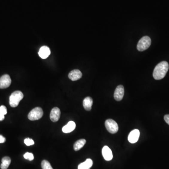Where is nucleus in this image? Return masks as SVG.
Returning a JSON list of instances; mask_svg holds the SVG:
<instances>
[{
	"mask_svg": "<svg viewBox=\"0 0 169 169\" xmlns=\"http://www.w3.org/2000/svg\"><path fill=\"white\" fill-rule=\"evenodd\" d=\"M102 154L104 159L107 161L111 160L113 158V154L112 151L109 147L105 146L102 150Z\"/></svg>",
	"mask_w": 169,
	"mask_h": 169,
	"instance_id": "nucleus-10",
	"label": "nucleus"
},
{
	"mask_svg": "<svg viewBox=\"0 0 169 169\" xmlns=\"http://www.w3.org/2000/svg\"><path fill=\"white\" fill-rule=\"evenodd\" d=\"M61 111L57 107H55L52 109L50 114V119L53 122H56L60 118Z\"/></svg>",
	"mask_w": 169,
	"mask_h": 169,
	"instance_id": "nucleus-9",
	"label": "nucleus"
},
{
	"mask_svg": "<svg viewBox=\"0 0 169 169\" xmlns=\"http://www.w3.org/2000/svg\"><path fill=\"white\" fill-rule=\"evenodd\" d=\"M76 124L73 121H71L63 127L62 128V131L64 133H70L75 129Z\"/></svg>",
	"mask_w": 169,
	"mask_h": 169,
	"instance_id": "nucleus-13",
	"label": "nucleus"
},
{
	"mask_svg": "<svg viewBox=\"0 0 169 169\" xmlns=\"http://www.w3.org/2000/svg\"><path fill=\"white\" fill-rule=\"evenodd\" d=\"M4 115L0 111V121H2L4 119Z\"/></svg>",
	"mask_w": 169,
	"mask_h": 169,
	"instance_id": "nucleus-24",
	"label": "nucleus"
},
{
	"mask_svg": "<svg viewBox=\"0 0 169 169\" xmlns=\"http://www.w3.org/2000/svg\"><path fill=\"white\" fill-rule=\"evenodd\" d=\"M11 83V80L8 74H5L0 77V89H6Z\"/></svg>",
	"mask_w": 169,
	"mask_h": 169,
	"instance_id": "nucleus-6",
	"label": "nucleus"
},
{
	"mask_svg": "<svg viewBox=\"0 0 169 169\" xmlns=\"http://www.w3.org/2000/svg\"><path fill=\"white\" fill-rule=\"evenodd\" d=\"M24 157L25 159L28 160L29 161H32L34 159V155L32 153H29V152L25 153L24 155Z\"/></svg>",
	"mask_w": 169,
	"mask_h": 169,
	"instance_id": "nucleus-19",
	"label": "nucleus"
},
{
	"mask_svg": "<svg viewBox=\"0 0 169 169\" xmlns=\"http://www.w3.org/2000/svg\"><path fill=\"white\" fill-rule=\"evenodd\" d=\"M43 115V111L42 108L39 107H36L32 109L28 115V118L29 120H39L42 118Z\"/></svg>",
	"mask_w": 169,
	"mask_h": 169,
	"instance_id": "nucleus-4",
	"label": "nucleus"
},
{
	"mask_svg": "<svg viewBox=\"0 0 169 169\" xmlns=\"http://www.w3.org/2000/svg\"><path fill=\"white\" fill-rule=\"evenodd\" d=\"M105 126L108 132L112 134L117 133L118 130V124L113 119H107L105 122Z\"/></svg>",
	"mask_w": 169,
	"mask_h": 169,
	"instance_id": "nucleus-5",
	"label": "nucleus"
},
{
	"mask_svg": "<svg viewBox=\"0 0 169 169\" xmlns=\"http://www.w3.org/2000/svg\"><path fill=\"white\" fill-rule=\"evenodd\" d=\"M51 52L49 48L47 46H44L40 48L39 52V55L42 59H46L50 55Z\"/></svg>",
	"mask_w": 169,
	"mask_h": 169,
	"instance_id": "nucleus-11",
	"label": "nucleus"
},
{
	"mask_svg": "<svg viewBox=\"0 0 169 169\" xmlns=\"http://www.w3.org/2000/svg\"><path fill=\"white\" fill-rule=\"evenodd\" d=\"M42 169H53L49 162L45 160L42 162Z\"/></svg>",
	"mask_w": 169,
	"mask_h": 169,
	"instance_id": "nucleus-18",
	"label": "nucleus"
},
{
	"mask_svg": "<svg viewBox=\"0 0 169 169\" xmlns=\"http://www.w3.org/2000/svg\"><path fill=\"white\" fill-rule=\"evenodd\" d=\"M124 87L122 85H119L117 86L115 91L114 97L115 99L117 101H120L122 100L124 95Z\"/></svg>",
	"mask_w": 169,
	"mask_h": 169,
	"instance_id": "nucleus-7",
	"label": "nucleus"
},
{
	"mask_svg": "<svg viewBox=\"0 0 169 169\" xmlns=\"http://www.w3.org/2000/svg\"><path fill=\"white\" fill-rule=\"evenodd\" d=\"M164 119L166 122V123L168 124L169 125V115H166L164 117Z\"/></svg>",
	"mask_w": 169,
	"mask_h": 169,
	"instance_id": "nucleus-22",
	"label": "nucleus"
},
{
	"mask_svg": "<svg viewBox=\"0 0 169 169\" xmlns=\"http://www.w3.org/2000/svg\"><path fill=\"white\" fill-rule=\"evenodd\" d=\"M24 95L20 91H16L12 93L10 97V105L13 108L17 107L20 101L23 99Z\"/></svg>",
	"mask_w": 169,
	"mask_h": 169,
	"instance_id": "nucleus-2",
	"label": "nucleus"
},
{
	"mask_svg": "<svg viewBox=\"0 0 169 169\" xmlns=\"http://www.w3.org/2000/svg\"><path fill=\"white\" fill-rule=\"evenodd\" d=\"M169 64L166 61H163L158 63L156 66L153 71V76L156 80L163 79L169 70Z\"/></svg>",
	"mask_w": 169,
	"mask_h": 169,
	"instance_id": "nucleus-1",
	"label": "nucleus"
},
{
	"mask_svg": "<svg viewBox=\"0 0 169 169\" xmlns=\"http://www.w3.org/2000/svg\"><path fill=\"white\" fill-rule=\"evenodd\" d=\"M151 40L148 36H144L141 39L138 43L137 48L139 51H143L150 46Z\"/></svg>",
	"mask_w": 169,
	"mask_h": 169,
	"instance_id": "nucleus-3",
	"label": "nucleus"
},
{
	"mask_svg": "<svg viewBox=\"0 0 169 169\" xmlns=\"http://www.w3.org/2000/svg\"><path fill=\"white\" fill-rule=\"evenodd\" d=\"M93 161L89 158L84 162L79 165L78 169H90L93 165Z\"/></svg>",
	"mask_w": 169,
	"mask_h": 169,
	"instance_id": "nucleus-15",
	"label": "nucleus"
},
{
	"mask_svg": "<svg viewBox=\"0 0 169 169\" xmlns=\"http://www.w3.org/2000/svg\"><path fill=\"white\" fill-rule=\"evenodd\" d=\"M93 101L90 97H86L83 100V105L84 109L87 111H90L92 109Z\"/></svg>",
	"mask_w": 169,
	"mask_h": 169,
	"instance_id": "nucleus-14",
	"label": "nucleus"
},
{
	"mask_svg": "<svg viewBox=\"0 0 169 169\" xmlns=\"http://www.w3.org/2000/svg\"><path fill=\"white\" fill-rule=\"evenodd\" d=\"M82 76V73L79 70H74L71 71L68 75L69 79L72 81H76L80 80Z\"/></svg>",
	"mask_w": 169,
	"mask_h": 169,
	"instance_id": "nucleus-12",
	"label": "nucleus"
},
{
	"mask_svg": "<svg viewBox=\"0 0 169 169\" xmlns=\"http://www.w3.org/2000/svg\"><path fill=\"white\" fill-rule=\"evenodd\" d=\"M25 144L28 146H32V145L34 144V140H32L30 138H25L24 141Z\"/></svg>",
	"mask_w": 169,
	"mask_h": 169,
	"instance_id": "nucleus-20",
	"label": "nucleus"
},
{
	"mask_svg": "<svg viewBox=\"0 0 169 169\" xmlns=\"http://www.w3.org/2000/svg\"><path fill=\"white\" fill-rule=\"evenodd\" d=\"M0 111L4 115H6L7 113V108L4 105H1L0 107Z\"/></svg>",
	"mask_w": 169,
	"mask_h": 169,
	"instance_id": "nucleus-21",
	"label": "nucleus"
},
{
	"mask_svg": "<svg viewBox=\"0 0 169 169\" xmlns=\"http://www.w3.org/2000/svg\"><path fill=\"white\" fill-rule=\"evenodd\" d=\"M86 143V141L85 139H80L77 141L73 146L74 150L78 151L80 150L81 148L83 147Z\"/></svg>",
	"mask_w": 169,
	"mask_h": 169,
	"instance_id": "nucleus-17",
	"label": "nucleus"
},
{
	"mask_svg": "<svg viewBox=\"0 0 169 169\" xmlns=\"http://www.w3.org/2000/svg\"><path fill=\"white\" fill-rule=\"evenodd\" d=\"M140 133L138 129L131 131L128 137V140L131 143H135L138 141L140 137Z\"/></svg>",
	"mask_w": 169,
	"mask_h": 169,
	"instance_id": "nucleus-8",
	"label": "nucleus"
},
{
	"mask_svg": "<svg viewBox=\"0 0 169 169\" xmlns=\"http://www.w3.org/2000/svg\"><path fill=\"white\" fill-rule=\"evenodd\" d=\"M11 163V159L8 156L3 157L1 160V169H7Z\"/></svg>",
	"mask_w": 169,
	"mask_h": 169,
	"instance_id": "nucleus-16",
	"label": "nucleus"
},
{
	"mask_svg": "<svg viewBox=\"0 0 169 169\" xmlns=\"http://www.w3.org/2000/svg\"><path fill=\"white\" fill-rule=\"evenodd\" d=\"M5 138L2 135H0V143H4L5 142Z\"/></svg>",
	"mask_w": 169,
	"mask_h": 169,
	"instance_id": "nucleus-23",
	"label": "nucleus"
}]
</instances>
